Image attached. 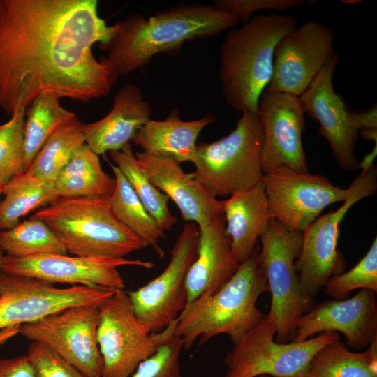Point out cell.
<instances>
[{
    "label": "cell",
    "mask_w": 377,
    "mask_h": 377,
    "mask_svg": "<svg viewBox=\"0 0 377 377\" xmlns=\"http://www.w3.org/2000/svg\"><path fill=\"white\" fill-rule=\"evenodd\" d=\"M96 0H0V108L11 117L43 93L87 102L110 94L119 75L93 45L108 44L109 26Z\"/></svg>",
    "instance_id": "1"
},
{
    "label": "cell",
    "mask_w": 377,
    "mask_h": 377,
    "mask_svg": "<svg viewBox=\"0 0 377 377\" xmlns=\"http://www.w3.org/2000/svg\"><path fill=\"white\" fill-rule=\"evenodd\" d=\"M119 29L108 44L99 47L119 75L142 68L160 54H178L183 45L198 38H208L237 26L232 14L213 5L180 3L147 18L133 14L118 21Z\"/></svg>",
    "instance_id": "2"
},
{
    "label": "cell",
    "mask_w": 377,
    "mask_h": 377,
    "mask_svg": "<svg viewBox=\"0 0 377 377\" xmlns=\"http://www.w3.org/2000/svg\"><path fill=\"white\" fill-rule=\"evenodd\" d=\"M288 14L257 15L229 30L220 52L219 77L226 103L237 112L258 111L272 76L281 38L297 27Z\"/></svg>",
    "instance_id": "3"
},
{
    "label": "cell",
    "mask_w": 377,
    "mask_h": 377,
    "mask_svg": "<svg viewBox=\"0 0 377 377\" xmlns=\"http://www.w3.org/2000/svg\"><path fill=\"white\" fill-rule=\"evenodd\" d=\"M259 250L258 244L216 293L186 304L176 320L174 332L182 339L183 348H190L198 339L202 345L221 334L228 335L235 345L265 317L256 306L259 297L269 292Z\"/></svg>",
    "instance_id": "4"
},
{
    "label": "cell",
    "mask_w": 377,
    "mask_h": 377,
    "mask_svg": "<svg viewBox=\"0 0 377 377\" xmlns=\"http://www.w3.org/2000/svg\"><path fill=\"white\" fill-rule=\"evenodd\" d=\"M31 218L46 223L72 256L124 258L148 246L119 220L109 198H58Z\"/></svg>",
    "instance_id": "5"
},
{
    "label": "cell",
    "mask_w": 377,
    "mask_h": 377,
    "mask_svg": "<svg viewBox=\"0 0 377 377\" xmlns=\"http://www.w3.org/2000/svg\"><path fill=\"white\" fill-rule=\"evenodd\" d=\"M263 131L258 111H244L228 135L196 145L190 177L214 196L246 190L263 179L260 153Z\"/></svg>",
    "instance_id": "6"
},
{
    "label": "cell",
    "mask_w": 377,
    "mask_h": 377,
    "mask_svg": "<svg viewBox=\"0 0 377 377\" xmlns=\"http://www.w3.org/2000/svg\"><path fill=\"white\" fill-rule=\"evenodd\" d=\"M260 265L266 276L278 343L293 341L297 319L309 310L312 300L302 293L295 261L302 244V232L272 219L260 237Z\"/></svg>",
    "instance_id": "7"
},
{
    "label": "cell",
    "mask_w": 377,
    "mask_h": 377,
    "mask_svg": "<svg viewBox=\"0 0 377 377\" xmlns=\"http://www.w3.org/2000/svg\"><path fill=\"white\" fill-rule=\"evenodd\" d=\"M276 328L267 313L226 355L223 377H306L310 362L324 346L340 338L336 332L318 334L303 341L276 342Z\"/></svg>",
    "instance_id": "8"
},
{
    "label": "cell",
    "mask_w": 377,
    "mask_h": 377,
    "mask_svg": "<svg viewBox=\"0 0 377 377\" xmlns=\"http://www.w3.org/2000/svg\"><path fill=\"white\" fill-rule=\"evenodd\" d=\"M97 341L103 360L101 377H128L145 360L175 335L176 320L150 332L137 318L127 292L115 293L99 306Z\"/></svg>",
    "instance_id": "9"
},
{
    "label": "cell",
    "mask_w": 377,
    "mask_h": 377,
    "mask_svg": "<svg viewBox=\"0 0 377 377\" xmlns=\"http://www.w3.org/2000/svg\"><path fill=\"white\" fill-rule=\"evenodd\" d=\"M350 186L351 193L341 207L319 216L302 232L295 267L302 293L309 300H312L331 277L344 272L346 261L337 249L339 225L356 202L375 193L376 168L361 171Z\"/></svg>",
    "instance_id": "10"
},
{
    "label": "cell",
    "mask_w": 377,
    "mask_h": 377,
    "mask_svg": "<svg viewBox=\"0 0 377 377\" xmlns=\"http://www.w3.org/2000/svg\"><path fill=\"white\" fill-rule=\"evenodd\" d=\"M199 237V226L186 223L165 269L145 285L127 292L137 318L150 332H159L175 322L186 305L185 279L196 258Z\"/></svg>",
    "instance_id": "11"
},
{
    "label": "cell",
    "mask_w": 377,
    "mask_h": 377,
    "mask_svg": "<svg viewBox=\"0 0 377 377\" xmlns=\"http://www.w3.org/2000/svg\"><path fill=\"white\" fill-rule=\"evenodd\" d=\"M72 306L20 325L19 333L45 344L86 377H101L103 360L97 341L99 306Z\"/></svg>",
    "instance_id": "12"
},
{
    "label": "cell",
    "mask_w": 377,
    "mask_h": 377,
    "mask_svg": "<svg viewBox=\"0 0 377 377\" xmlns=\"http://www.w3.org/2000/svg\"><path fill=\"white\" fill-rule=\"evenodd\" d=\"M116 290L86 286L59 288L38 279L2 272L0 330L31 323L72 306L102 304Z\"/></svg>",
    "instance_id": "13"
},
{
    "label": "cell",
    "mask_w": 377,
    "mask_h": 377,
    "mask_svg": "<svg viewBox=\"0 0 377 377\" xmlns=\"http://www.w3.org/2000/svg\"><path fill=\"white\" fill-rule=\"evenodd\" d=\"M272 219L303 232L330 205L344 202L351 188L334 185L324 176L281 166L263 177Z\"/></svg>",
    "instance_id": "14"
},
{
    "label": "cell",
    "mask_w": 377,
    "mask_h": 377,
    "mask_svg": "<svg viewBox=\"0 0 377 377\" xmlns=\"http://www.w3.org/2000/svg\"><path fill=\"white\" fill-rule=\"evenodd\" d=\"M334 31L309 20L283 36L276 46L273 72L266 89L300 96L337 52Z\"/></svg>",
    "instance_id": "15"
},
{
    "label": "cell",
    "mask_w": 377,
    "mask_h": 377,
    "mask_svg": "<svg viewBox=\"0 0 377 377\" xmlns=\"http://www.w3.org/2000/svg\"><path fill=\"white\" fill-rule=\"evenodd\" d=\"M263 141L260 153L263 175L286 166L309 172L302 144L304 111L298 96L265 89L260 97Z\"/></svg>",
    "instance_id": "16"
},
{
    "label": "cell",
    "mask_w": 377,
    "mask_h": 377,
    "mask_svg": "<svg viewBox=\"0 0 377 377\" xmlns=\"http://www.w3.org/2000/svg\"><path fill=\"white\" fill-rule=\"evenodd\" d=\"M135 265L151 269L150 261L126 258H107L43 254L27 258L5 256L2 272L16 276L38 279L50 283L100 286L121 290L125 287L118 267Z\"/></svg>",
    "instance_id": "17"
},
{
    "label": "cell",
    "mask_w": 377,
    "mask_h": 377,
    "mask_svg": "<svg viewBox=\"0 0 377 377\" xmlns=\"http://www.w3.org/2000/svg\"><path fill=\"white\" fill-rule=\"evenodd\" d=\"M376 293L360 289L350 298L329 300L311 306L295 324L292 341H303L326 332H341L354 350L368 348L377 340Z\"/></svg>",
    "instance_id": "18"
},
{
    "label": "cell",
    "mask_w": 377,
    "mask_h": 377,
    "mask_svg": "<svg viewBox=\"0 0 377 377\" xmlns=\"http://www.w3.org/2000/svg\"><path fill=\"white\" fill-rule=\"evenodd\" d=\"M339 61L336 54L299 96L304 111L319 124L318 134L328 142L335 161L346 171L357 169L355 147L359 131L350 110L335 92L332 77Z\"/></svg>",
    "instance_id": "19"
},
{
    "label": "cell",
    "mask_w": 377,
    "mask_h": 377,
    "mask_svg": "<svg viewBox=\"0 0 377 377\" xmlns=\"http://www.w3.org/2000/svg\"><path fill=\"white\" fill-rule=\"evenodd\" d=\"M135 156L151 183L176 204L185 221L201 226L223 214L224 200L185 173L179 162L145 151Z\"/></svg>",
    "instance_id": "20"
},
{
    "label": "cell",
    "mask_w": 377,
    "mask_h": 377,
    "mask_svg": "<svg viewBox=\"0 0 377 377\" xmlns=\"http://www.w3.org/2000/svg\"><path fill=\"white\" fill-rule=\"evenodd\" d=\"M200 237L195 260L185 279L187 304L214 294L235 274L239 263L234 258L225 232L223 214L199 226Z\"/></svg>",
    "instance_id": "21"
},
{
    "label": "cell",
    "mask_w": 377,
    "mask_h": 377,
    "mask_svg": "<svg viewBox=\"0 0 377 377\" xmlns=\"http://www.w3.org/2000/svg\"><path fill=\"white\" fill-rule=\"evenodd\" d=\"M112 103L111 110L103 118L83 124L85 144L97 155L121 149L150 119L151 108L135 84L121 87Z\"/></svg>",
    "instance_id": "22"
},
{
    "label": "cell",
    "mask_w": 377,
    "mask_h": 377,
    "mask_svg": "<svg viewBox=\"0 0 377 377\" xmlns=\"http://www.w3.org/2000/svg\"><path fill=\"white\" fill-rule=\"evenodd\" d=\"M223 211L231 253L241 264L251 256L272 219L263 179L224 200Z\"/></svg>",
    "instance_id": "23"
},
{
    "label": "cell",
    "mask_w": 377,
    "mask_h": 377,
    "mask_svg": "<svg viewBox=\"0 0 377 377\" xmlns=\"http://www.w3.org/2000/svg\"><path fill=\"white\" fill-rule=\"evenodd\" d=\"M215 120L214 116L207 114L184 121L175 110L163 121L149 119L138 129L131 142L150 154L170 157L179 163L192 162L199 134Z\"/></svg>",
    "instance_id": "24"
},
{
    "label": "cell",
    "mask_w": 377,
    "mask_h": 377,
    "mask_svg": "<svg viewBox=\"0 0 377 377\" xmlns=\"http://www.w3.org/2000/svg\"><path fill=\"white\" fill-rule=\"evenodd\" d=\"M58 198H110L115 179L102 169L98 155L84 144L54 182Z\"/></svg>",
    "instance_id": "25"
},
{
    "label": "cell",
    "mask_w": 377,
    "mask_h": 377,
    "mask_svg": "<svg viewBox=\"0 0 377 377\" xmlns=\"http://www.w3.org/2000/svg\"><path fill=\"white\" fill-rule=\"evenodd\" d=\"M0 202V230L10 229L31 211L47 206L58 198L54 182L27 171L13 176L6 184Z\"/></svg>",
    "instance_id": "26"
},
{
    "label": "cell",
    "mask_w": 377,
    "mask_h": 377,
    "mask_svg": "<svg viewBox=\"0 0 377 377\" xmlns=\"http://www.w3.org/2000/svg\"><path fill=\"white\" fill-rule=\"evenodd\" d=\"M52 93L38 95L26 110L22 168L27 171L47 139L61 126L77 117Z\"/></svg>",
    "instance_id": "27"
},
{
    "label": "cell",
    "mask_w": 377,
    "mask_h": 377,
    "mask_svg": "<svg viewBox=\"0 0 377 377\" xmlns=\"http://www.w3.org/2000/svg\"><path fill=\"white\" fill-rule=\"evenodd\" d=\"M306 377H377V340L361 353L349 351L340 338L327 343L311 359Z\"/></svg>",
    "instance_id": "28"
},
{
    "label": "cell",
    "mask_w": 377,
    "mask_h": 377,
    "mask_svg": "<svg viewBox=\"0 0 377 377\" xmlns=\"http://www.w3.org/2000/svg\"><path fill=\"white\" fill-rule=\"evenodd\" d=\"M116 182L109 198L111 207L119 220L134 234L151 246L160 258L165 252L159 241L167 236L145 209L132 187L117 165H110Z\"/></svg>",
    "instance_id": "29"
},
{
    "label": "cell",
    "mask_w": 377,
    "mask_h": 377,
    "mask_svg": "<svg viewBox=\"0 0 377 377\" xmlns=\"http://www.w3.org/2000/svg\"><path fill=\"white\" fill-rule=\"evenodd\" d=\"M109 154L158 227L164 232L171 230L177 219L168 208L170 199L147 177L133 151L131 144Z\"/></svg>",
    "instance_id": "30"
},
{
    "label": "cell",
    "mask_w": 377,
    "mask_h": 377,
    "mask_svg": "<svg viewBox=\"0 0 377 377\" xmlns=\"http://www.w3.org/2000/svg\"><path fill=\"white\" fill-rule=\"evenodd\" d=\"M85 140L83 123L75 117L47 139L27 171L34 176L54 182Z\"/></svg>",
    "instance_id": "31"
},
{
    "label": "cell",
    "mask_w": 377,
    "mask_h": 377,
    "mask_svg": "<svg viewBox=\"0 0 377 377\" xmlns=\"http://www.w3.org/2000/svg\"><path fill=\"white\" fill-rule=\"evenodd\" d=\"M0 246L6 256L19 258L68 253L46 223L31 217L10 229L0 230Z\"/></svg>",
    "instance_id": "32"
},
{
    "label": "cell",
    "mask_w": 377,
    "mask_h": 377,
    "mask_svg": "<svg viewBox=\"0 0 377 377\" xmlns=\"http://www.w3.org/2000/svg\"><path fill=\"white\" fill-rule=\"evenodd\" d=\"M326 293L336 300H344L355 289L377 292V239L373 240L363 258L350 270L331 277L325 285Z\"/></svg>",
    "instance_id": "33"
},
{
    "label": "cell",
    "mask_w": 377,
    "mask_h": 377,
    "mask_svg": "<svg viewBox=\"0 0 377 377\" xmlns=\"http://www.w3.org/2000/svg\"><path fill=\"white\" fill-rule=\"evenodd\" d=\"M27 107H18L6 123L0 125V175L7 182L24 172L22 154Z\"/></svg>",
    "instance_id": "34"
},
{
    "label": "cell",
    "mask_w": 377,
    "mask_h": 377,
    "mask_svg": "<svg viewBox=\"0 0 377 377\" xmlns=\"http://www.w3.org/2000/svg\"><path fill=\"white\" fill-rule=\"evenodd\" d=\"M182 348V339L174 336L142 361L128 377H182L179 359Z\"/></svg>",
    "instance_id": "35"
},
{
    "label": "cell",
    "mask_w": 377,
    "mask_h": 377,
    "mask_svg": "<svg viewBox=\"0 0 377 377\" xmlns=\"http://www.w3.org/2000/svg\"><path fill=\"white\" fill-rule=\"evenodd\" d=\"M27 355L35 377H86L44 343L32 341Z\"/></svg>",
    "instance_id": "36"
},
{
    "label": "cell",
    "mask_w": 377,
    "mask_h": 377,
    "mask_svg": "<svg viewBox=\"0 0 377 377\" xmlns=\"http://www.w3.org/2000/svg\"><path fill=\"white\" fill-rule=\"evenodd\" d=\"M304 0H216L213 6L235 15L244 22L251 18L256 12L261 10L283 11L299 7Z\"/></svg>",
    "instance_id": "37"
},
{
    "label": "cell",
    "mask_w": 377,
    "mask_h": 377,
    "mask_svg": "<svg viewBox=\"0 0 377 377\" xmlns=\"http://www.w3.org/2000/svg\"><path fill=\"white\" fill-rule=\"evenodd\" d=\"M0 377H35L27 355L0 359Z\"/></svg>",
    "instance_id": "38"
},
{
    "label": "cell",
    "mask_w": 377,
    "mask_h": 377,
    "mask_svg": "<svg viewBox=\"0 0 377 377\" xmlns=\"http://www.w3.org/2000/svg\"><path fill=\"white\" fill-rule=\"evenodd\" d=\"M351 119L358 129H377V107L374 104L369 109L357 112L350 110Z\"/></svg>",
    "instance_id": "39"
},
{
    "label": "cell",
    "mask_w": 377,
    "mask_h": 377,
    "mask_svg": "<svg viewBox=\"0 0 377 377\" xmlns=\"http://www.w3.org/2000/svg\"><path fill=\"white\" fill-rule=\"evenodd\" d=\"M377 156V143L371 152L367 154L362 161L358 163L357 168H361L362 171L367 172L374 168V161Z\"/></svg>",
    "instance_id": "40"
},
{
    "label": "cell",
    "mask_w": 377,
    "mask_h": 377,
    "mask_svg": "<svg viewBox=\"0 0 377 377\" xmlns=\"http://www.w3.org/2000/svg\"><path fill=\"white\" fill-rule=\"evenodd\" d=\"M20 325L0 330V346L19 333Z\"/></svg>",
    "instance_id": "41"
},
{
    "label": "cell",
    "mask_w": 377,
    "mask_h": 377,
    "mask_svg": "<svg viewBox=\"0 0 377 377\" xmlns=\"http://www.w3.org/2000/svg\"><path fill=\"white\" fill-rule=\"evenodd\" d=\"M360 135L367 140H373L377 143V129H364L359 131Z\"/></svg>",
    "instance_id": "42"
},
{
    "label": "cell",
    "mask_w": 377,
    "mask_h": 377,
    "mask_svg": "<svg viewBox=\"0 0 377 377\" xmlns=\"http://www.w3.org/2000/svg\"><path fill=\"white\" fill-rule=\"evenodd\" d=\"M6 184V181L1 175H0V194L3 193Z\"/></svg>",
    "instance_id": "43"
},
{
    "label": "cell",
    "mask_w": 377,
    "mask_h": 377,
    "mask_svg": "<svg viewBox=\"0 0 377 377\" xmlns=\"http://www.w3.org/2000/svg\"><path fill=\"white\" fill-rule=\"evenodd\" d=\"M5 256L3 255V251H2V249H1V246H0V275L2 272V265H3V258H4Z\"/></svg>",
    "instance_id": "44"
},
{
    "label": "cell",
    "mask_w": 377,
    "mask_h": 377,
    "mask_svg": "<svg viewBox=\"0 0 377 377\" xmlns=\"http://www.w3.org/2000/svg\"><path fill=\"white\" fill-rule=\"evenodd\" d=\"M341 2H343V3H346V4L353 5V4L359 3L360 2H362V1H359V0H345V1H341Z\"/></svg>",
    "instance_id": "45"
},
{
    "label": "cell",
    "mask_w": 377,
    "mask_h": 377,
    "mask_svg": "<svg viewBox=\"0 0 377 377\" xmlns=\"http://www.w3.org/2000/svg\"><path fill=\"white\" fill-rule=\"evenodd\" d=\"M259 377H273V376H268V375H261Z\"/></svg>",
    "instance_id": "46"
}]
</instances>
